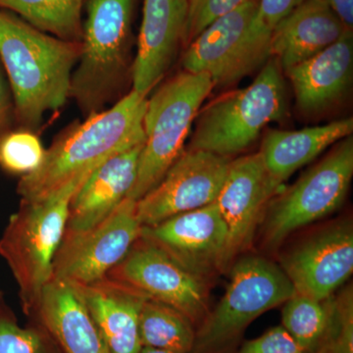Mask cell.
Masks as SVG:
<instances>
[{"instance_id":"6da1fadb","label":"cell","mask_w":353,"mask_h":353,"mask_svg":"<svg viewBox=\"0 0 353 353\" xmlns=\"http://www.w3.org/2000/svg\"><path fill=\"white\" fill-rule=\"evenodd\" d=\"M148 101L145 95L132 90L112 108L69 128L46 150L41 166L21 178L18 194L22 202L48 199L116 153L145 143Z\"/></svg>"},{"instance_id":"7a4b0ae2","label":"cell","mask_w":353,"mask_h":353,"mask_svg":"<svg viewBox=\"0 0 353 353\" xmlns=\"http://www.w3.org/2000/svg\"><path fill=\"white\" fill-rule=\"evenodd\" d=\"M81 43L64 41L0 10V58L12 90L15 115L28 131L70 97Z\"/></svg>"},{"instance_id":"3957f363","label":"cell","mask_w":353,"mask_h":353,"mask_svg":"<svg viewBox=\"0 0 353 353\" xmlns=\"http://www.w3.org/2000/svg\"><path fill=\"white\" fill-rule=\"evenodd\" d=\"M134 7V0H88L80 58L70 88V97L85 117L117 99L128 77L132 78Z\"/></svg>"},{"instance_id":"277c9868","label":"cell","mask_w":353,"mask_h":353,"mask_svg":"<svg viewBox=\"0 0 353 353\" xmlns=\"http://www.w3.org/2000/svg\"><path fill=\"white\" fill-rule=\"evenodd\" d=\"M90 173L74 179L43 201L22 202L0 240V254L12 271L28 314L34 313L52 278L53 260L66 231L70 203Z\"/></svg>"},{"instance_id":"5b68a950","label":"cell","mask_w":353,"mask_h":353,"mask_svg":"<svg viewBox=\"0 0 353 353\" xmlns=\"http://www.w3.org/2000/svg\"><path fill=\"white\" fill-rule=\"evenodd\" d=\"M287 112L283 71L275 58L248 88L218 97L199 110L189 148L230 158L245 150L260 132Z\"/></svg>"},{"instance_id":"8992f818","label":"cell","mask_w":353,"mask_h":353,"mask_svg":"<svg viewBox=\"0 0 353 353\" xmlns=\"http://www.w3.org/2000/svg\"><path fill=\"white\" fill-rule=\"evenodd\" d=\"M214 88L208 74L183 70L148 99L145 141L139 155L136 182L127 197L138 201L163 179L185 150L183 145L192 123Z\"/></svg>"},{"instance_id":"52a82bcc","label":"cell","mask_w":353,"mask_h":353,"mask_svg":"<svg viewBox=\"0 0 353 353\" xmlns=\"http://www.w3.org/2000/svg\"><path fill=\"white\" fill-rule=\"evenodd\" d=\"M232 267L226 292L196 332L190 353L226 352L253 320L296 292L282 268L264 257L248 255Z\"/></svg>"},{"instance_id":"ba28073f","label":"cell","mask_w":353,"mask_h":353,"mask_svg":"<svg viewBox=\"0 0 353 353\" xmlns=\"http://www.w3.org/2000/svg\"><path fill=\"white\" fill-rule=\"evenodd\" d=\"M353 176V138L347 137L289 189L269 202L261 223V243L275 252L301 228L341 208Z\"/></svg>"},{"instance_id":"9c48e42d","label":"cell","mask_w":353,"mask_h":353,"mask_svg":"<svg viewBox=\"0 0 353 353\" xmlns=\"http://www.w3.org/2000/svg\"><path fill=\"white\" fill-rule=\"evenodd\" d=\"M259 0H248L211 23L187 46L183 68L205 73L215 87L238 83L271 59L272 31L259 17Z\"/></svg>"},{"instance_id":"30bf717a","label":"cell","mask_w":353,"mask_h":353,"mask_svg":"<svg viewBox=\"0 0 353 353\" xmlns=\"http://www.w3.org/2000/svg\"><path fill=\"white\" fill-rule=\"evenodd\" d=\"M137 201L126 197L112 212L88 231L64 234L52 278L83 287L105 278L141 236Z\"/></svg>"},{"instance_id":"8fae6325","label":"cell","mask_w":353,"mask_h":353,"mask_svg":"<svg viewBox=\"0 0 353 353\" xmlns=\"http://www.w3.org/2000/svg\"><path fill=\"white\" fill-rule=\"evenodd\" d=\"M141 236L203 282L231 267L229 233L216 202L141 227Z\"/></svg>"},{"instance_id":"7c38bea8","label":"cell","mask_w":353,"mask_h":353,"mask_svg":"<svg viewBox=\"0 0 353 353\" xmlns=\"http://www.w3.org/2000/svg\"><path fill=\"white\" fill-rule=\"evenodd\" d=\"M106 277L181 311L192 323L202 322L208 315V283L141 236Z\"/></svg>"},{"instance_id":"4fadbf2b","label":"cell","mask_w":353,"mask_h":353,"mask_svg":"<svg viewBox=\"0 0 353 353\" xmlns=\"http://www.w3.org/2000/svg\"><path fill=\"white\" fill-rule=\"evenodd\" d=\"M230 162L231 158L204 150H183L157 187L137 201L141 227L154 226L215 202Z\"/></svg>"},{"instance_id":"5bb4252c","label":"cell","mask_w":353,"mask_h":353,"mask_svg":"<svg viewBox=\"0 0 353 353\" xmlns=\"http://www.w3.org/2000/svg\"><path fill=\"white\" fill-rule=\"evenodd\" d=\"M281 268L294 292L323 301L334 296L352 275V221L334 222L294 246Z\"/></svg>"},{"instance_id":"9a60e30c","label":"cell","mask_w":353,"mask_h":353,"mask_svg":"<svg viewBox=\"0 0 353 353\" xmlns=\"http://www.w3.org/2000/svg\"><path fill=\"white\" fill-rule=\"evenodd\" d=\"M280 187L267 171L261 153L231 160L216 204L229 233V261L252 245L269 202Z\"/></svg>"},{"instance_id":"2e32d148","label":"cell","mask_w":353,"mask_h":353,"mask_svg":"<svg viewBox=\"0 0 353 353\" xmlns=\"http://www.w3.org/2000/svg\"><path fill=\"white\" fill-rule=\"evenodd\" d=\"M188 0H145L132 90L145 95L166 75L185 41Z\"/></svg>"},{"instance_id":"e0dca14e","label":"cell","mask_w":353,"mask_h":353,"mask_svg":"<svg viewBox=\"0 0 353 353\" xmlns=\"http://www.w3.org/2000/svg\"><path fill=\"white\" fill-rule=\"evenodd\" d=\"M285 74L301 112L317 115L333 108L352 87L353 32H345L336 43Z\"/></svg>"},{"instance_id":"ac0fdd59","label":"cell","mask_w":353,"mask_h":353,"mask_svg":"<svg viewBox=\"0 0 353 353\" xmlns=\"http://www.w3.org/2000/svg\"><path fill=\"white\" fill-rule=\"evenodd\" d=\"M143 146L116 153L90 174L70 203L65 234L88 231L126 199L136 182Z\"/></svg>"},{"instance_id":"d6986e66","label":"cell","mask_w":353,"mask_h":353,"mask_svg":"<svg viewBox=\"0 0 353 353\" xmlns=\"http://www.w3.org/2000/svg\"><path fill=\"white\" fill-rule=\"evenodd\" d=\"M340 18L323 0H306L272 30L271 55L282 71L321 52L345 32Z\"/></svg>"},{"instance_id":"ffe728a7","label":"cell","mask_w":353,"mask_h":353,"mask_svg":"<svg viewBox=\"0 0 353 353\" xmlns=\"http://www.w3.org/2000/svg\"><path fill=\"white\" fill-rule=\"evenodd\" d=\"M34 314L64 353H109L77 285L51 279Z\"/></svg>"},{"instance_id":"44dd1931","label":"cell","mask_w":353,"mask_h":353,"mask_svg":"<svg viewBox=\"0 0 353 353\" xmlns=\"http://www.w3.org/2000/svg\"><path fill=\"white\" fill-rule=\"evenodd\" d=\"M78 288L109 353H139V313L148 297L108 277Z\"/></svg>"},{"instance_id":"7402d4cb","label":"cell","mask_w":353,"mask_h":353,"mask_svg":"<svg viewBox=\"0 0 353 353\" xmlns=\"http://www.w3.org/2000/svg\"><path fill=\"white\" fill-rule=\"evenodd\" d=\"M352 118L299 131L273 130L265 134L259 152L271 178L281 188L294 172L314 160L329 146L352 136Z\"/></svg>"},{"instance_id":"603a6c76","label":"cell","mask_w":353,"mask_h":353,"mask_svg":"<svg viewBox=\"0 0 353 353\" xmlns=\"http://www.w3.org/2000/svg\"><path fill=\"white\" fill-rule=\"evenodd\" d=\"M282 326L308 353H325L336 323L334 296L318 301L294 292L284 304Z\"/></svg>"},{"instance_id":"cb8c5ba5","label":"cell","mask_w":353,"mask_h":353,"mask_svg":"<svg viewBox=\"0 0 353 353\" xmlns=\"http://www.w3.org/2000/svg\"><path fill=\"white\" fill-rule=\"evenodd\" d=\"M141 345L172 353H190L196 332L192 321L181 311L148 299L139 313Z\"/></svg>"},{"instance_id":"d4e9b609","label":"cell","mask_w":353,"mask_h":353,"mask_svg":"<svg viewBox=\"0 0 353 353\" xmlns=\"http://www.w3.org/2000/svg\"><path fill=\"white\" fill-rule=\"evenodd\" d=\"M85 0H0V7L18 14L39 31L81 43Z\"/></svg>"},{"instance_id":"484cf974","label":"cell","mask_w":353,"mask_h":353,"mask_svg":"<svg viewBox=\"0 0 353 353\" xmlns=\"http://www.w3.org/2000/svg\"><path fill=\"white\" fill-rule=\"evenodd\" d=\"M46 150L31 131L9 132L0 139V165L6 171L26 176L43 163Z\"/></svg>"},{"instance_id":"4316f807","label":"cell","mask_w":353,"mask_h":353,"mask_svg":"<svg viewBox=\"0 0 353 353\" xmlns=\"http://www.w3.org/2000/svg\"><path fill=\"white\" fill-rule=\"evenodd\" d=\"M248 0H188L183 46H188L206 27Z\"/></svg>"},{"instance_id":"83f0119b","label":"cell","mask_w":353,"mask_h":353,"mask_svg":"<svg viewBox=\"0 0 353 353\" xmlns=\"http://www.w3.org/2000/svg\"><path fill=\"white\" fill-rule=\"evenodd\" d=\"M0 353H54V350L38 330L21 328L0 319Z\"/></svg>"},{"instance_id":"f1b7e54d","label":"cell","mask_w":353,"mask_h":353,"mask_svg":"<svg viewBox=\"0 0 353 353\" xmlns=\"http://www.w3.org/2000/svg\"><path fill=\"white\" fill-rule=\"evenodd\" d=\"M336 323L325 353H353V289L347 285L334 294Z\"/></svg>"},{"instance_id":"f546056e","label":"cell","mask_w":353,"mask_h":353,"mask_svg":"<svg viewBox=\"0 0 353 353\" xmlns=\"http://www.w3.org/2000/svg\"><path fill=\"white\" fill-rule=\"evenodd\" d=\"M238 353H308L283 326L274 327L254 340L245 341Z\"/></svg>"},{"instance_id":"4dcf8cb0","label":"cell","mask_w":353,"mask_h":353,"mask_svg":"<svg viewBox=\"0 0 353 353\" xmlns=\"http://www.w3.org/2000/svg\"><path fill=\"white\" fill-rule=\"evenodd\" d=\"M306 0H259V17L269 29L273 28Z\"/></svg>"},{"instance_id":"1f68e13d","label":"cell","mask_w":353,"mask_h":353,"mask_svg":"<svg viewBox=\"0 0 353 353\" xmlns=\"http://www.w3.org/2000/svg\"><path fill=\"white\" fill-rule=\"evenodd\" d=\"M13 113H15V108L6 80L0 71V139L8 134Z\"/></svg>"},{"instance_id":"d6a6232c","label":"cell","mask_w":353,"mask_h":353,"mask_svg":"<svg viewBox=\"0 0 353 353\" xmlns=\"http://www.w3.org/2000/svg\"><path fill=\"white\" fill-rule=\"evenodd\" d=\"M340 18L347 30L353 28V0H323Z\"/></svg>"},{"instance_id":"836d02e7","label":"cell","mask_w":353,"mask_h":353,"mask_svg":"<svg viewBox=\"0 0 353 353\" xmlns=\"http://www.w3.org/2000/svg\"><path fill=\"white\" fill-rule=\"evenodd\" d=\"M139 353H172L170 352H166V350H157V348L141 347V350Z\"/></svg>"}]
</instances>
